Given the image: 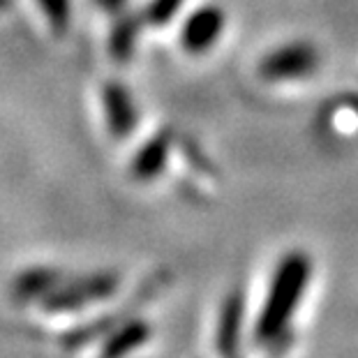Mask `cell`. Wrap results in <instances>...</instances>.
<instances>
[{"label":"cell","mask_w":358,"mask_h":358,"mask_svg":"<svg viewBox=\"0 0 358 358\" xmlns=\"http://www.w3.org/2000/svg\"><path fill=\"white\" fill-rule=\"evenodd\" d=\"M180 5H182V0H153L146 10V21L153 26L169 24Z\"/></svg>","instance_id":"8992f818"},{"label":"cell","mask_w":358,"mask_h":358,"mask_svg":"<svg viewBox=\"0 0 358 358\" xmlns=\"http://www.w3.org/2000/svg\"><path fill=\"white\" fill-rule=\"evenodd\" d=\"M169 146H171L169 132H159L157 136H153V139H150L146 146L139 150V155H136L134 171L139 173V176H143V178L155 176V173L164 166Z\"/></svg>","instance_id":"277c9868"},{"label":"cell","mask_w":358,"mask_h":358,"mask_svg":"<svg viewBox=\"0 0 358 358\" xmlns=\"http://www.w3.org/2000/svg\"><path fill=\"white\" fill-rule=\"evenodd\" d=\"M102 7H106V10H113V7H118V5H123L125 0H97Z\"/></svg>","instance_id":"ba28073f"},{"label":"cell","mask_w":358,"mask_h":358,"mask_svg":"<svg viewBox=\"0 0 358 358\" xmlns=\"http://www.w3.org/2000/svg\"><path fill=\"white\" fill-rule=\"evenodd\" d=\"M44 7V14L56 28V33H63L67 28V19H70V3L67 0H40Z\"/></svg>","instance_id":"52a82bcc"},{"label":"cell","mask_w":358,"mask_h":358,"mask_svg":"<svg viewBox=\"0 0 358 358\" xmlns=\"http://www.w3.org/2000/svg\"><path fill=\"white\" fill-rule=\"evenodd\" d=\"M322 56L315 44L296 40L273 49L262 60V77L268 81H294L306 79L317 72Z\"/></svg>","instance_id":"6da1fadb"},{"label":"cell","mask_w":358,"mask_h":358,"mask_svg":"<svg viewBox=\"0 0 358 358\" xmlns=\"http://www.w3.org/2000/svg\"><path fill=\"white\" fill-rule=\"evenodd\" d=\"M222 30H224L222 10L215 5H206L187 19L185 30H182V44H185L187 51L203 53L222 37Z\"/></svg>","instance_id":"7a4b0ae2"},{"label":"cell","mask_w":358,"mask_h":358,"mask_svg":"<svg viewBox=\"0 0 358 358\" xmlns=\"http://www.w3.org/2000/svg\"><path fill=\"white\" fill-rule=\"evenodd\" d=\"M136 35H139V24L134 19H120L116 26H113L111 33V53L116 60H127L132 56L134 44H136Z\"/></svg>","instance_id":"5b68a950"},{"label":"cell","mask_w":358,"mask_h":358,"mask_svg":"<svg viewBox=\"0 0 358 358\" xmlns=\"http://www.w3.org/2000/svg\"><path fill=\"white\" fill-rule=\"evenodd\" d=\"M104 111L109 120V129L116 136H127L136 125V109L127 88L111 81L104 88Z\"/></svg>","instance_id":"3957f363"}]
</instances>
